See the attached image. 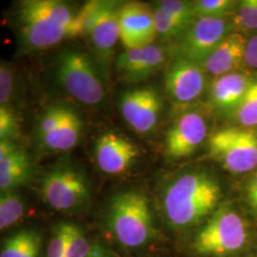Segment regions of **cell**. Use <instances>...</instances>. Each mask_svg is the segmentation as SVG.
<instances>
[{
	"label": "cell",
	"mask_w": 257,
	"mask_h": 257,
	"mask_svg": "<svg viewBox=\"0 0 257 257\" xmlns=\"http://www.w3.org/2000/svg\"><path fill=\"white\" fill-rule=\"evenodd\" d=\"M19 22L23 45L45 50L84 35L85 10L58 0H26L19 4Z\"/></svg>",
	"instance_id": "6da1fadb"
},
{
	"label": "cell",
	"mask_w": 257,
	"mask_h": 257,
	"mask_svg": "<svg viewBox=\"0 0 257 257\" xmlns=\"http://www.w3.org/2000/svg\"><path fill=\"white\" fill-rule=\"evenodd\" d=\"M218 179L206 171H191L168 184L162 194V210L176 230H190L218 209L222 198Z\"/></svg>",
	"instance_id": "7a4b0ae2"
},
{
	"label": "cell",
	"mask_w": 257,
	"mask_h": 257,
	"mask_svg": "<svg viewBox=\"0 0 257 257\" xmlns=\"http://www.w3.org/2000/svg\"><path fill=\"white\" fill-rule=\"evenodd\" d=\"M107 223L111 234L127 248H138L156 235L147 196L138 191L116 194L110 203Z\"/></svg>",
	"instance_id": "3957f363"
},
{
	"label": "cell",
	"mask_w": 257,
	"mask_h": 257,
	"mask_svg": "<svg viewBox=\"0 0 257 257\" xmlns=\"http://www.w3.org/2000/svg\"><path fill=\"white\" fill-rule=\"evenodd\" d=\"M248 238L247 222L231 207L224 205L198 230L192 248L201 256H226L245 248Z\"/></svg>",
	"instance_id": "277c9868"
},
{
	"label": "cell",
	"mask_w": 257,
	"mask_h": 257,
	"mask_svg": "<svg viewBox=\"0 0 257 257\" xmlns=\"http://www.w3.org/2000/svg\"><path fill=\"white\" fill-rule=\"evenodd\" d=\"M55 74L65 91L85 105H98L106 95L98 67L89 55L79 50L63 51L58 56Z\"/></svg>",
	"instance_id": "5b68a950"
},
{
	"label": "cell",
	"mask_w": 257,
	"mask_h": 257,
	"mask_svg": "<svg viewBox=\"0 0 257 257\" xmlns=\"http://www.w3.org/2000/svg\"><path fill=\"white\" fill-rule=\"evenodd\" d=\"M39 190L43 200L58 211H81L91 201L87 178L74 166H55L43 176Z\"/></svg>",
	"instance_id": "8992f818"
},
{
	"label": "cell",
	"mask_w": 257,
	"mask_h": 257,
	"mask_svg": "<svg viewBox=\"0 0 257 257\" xmlns=\"http://www.w3.org/2000/svg\"><path fill=\"white\" fill-rule=\"evenodd\" d=\"M210 156L231 174H246L257 168V132L252 128H225L209 139Z\"/></svg>",
	"instance_id": "52a82bcc"
},
{
	"label": "cell",
	"mask_w": 257,
	"mask_h": 257,
	"mask_svg": "<svg viewBox=\"0 0 257 257\" xmlns=\"http://www.w3.org/2000/svg\"><path fill=\"white\" fill-rule=\"evenodd\" d=\"M117 1H89L85 10L84 35L101 61H109L120 39L119 10Z\"/></svg>",
	"instance_id": "ba28073f"
},
{
	"label": "cell",
	"mask_w": 257,
	"mask_h": 257,
	"mask_svg": "<svg viewBox=\"0 0 257 257\" xmlns=\"http://www.w3.org/2000/svg\"><path fill=\"white\" fill-rule=\"evenodd\" d=\"M229 28L224 18H197L181 37L177 58L202 65L228 35Z\"/></svg>",
	"instance_id": "9c48e42d"
},
{
	"label": "cell",
	"mask_w": 257,
	"mask_h": 257,
	"mask_svg": "<svg viewBox=\"0 0 257 257\" xmlns=\"http://www.w3.org/2000/svg\"><path fill=\"white\" fill-rule=\"evenodd\" d=\"M119 33L126 50L153 44L157 37L154 9L138 1L121 4Z\"/></svg>",
	"instance_id": "30bf717a"
},
{
	"label": "cell",
	"mask_w": 257,
	"mask_h": 257,
	"mask_svg": "<svg viewBox=\"0 0 257 257\" xmlns=\"http://www.w3.org/2000/svg\"><path fill=\"white\" fill-rule=\"evenodd\" d=\"M161 98L151 87L125 92L120 98V112L138 134L150 133L155 128L161 112Z\"/></svg>",
	"instance_id": "8fae6325"
},
{
	"label": "cell",
	"mask_w": 257,
	"mask_h": 257,
	"mask_svg": "<svg viewBox=\"0 0 257 257\" xmlns=\"http://www.w3.org/2000/svg\"><path fill=\"white\" fill-rule=\"evenodd\" d=\"M207 135V122L202 114L185 112L167 133L166 152L173 159L188 157L200 146Z\"/></svg>",
	"instance_id": "7c38bea8"
},
{
	"label": "cell",
	"mask_w": 257,
	"mask_h": 257,
	"mask_svg": "<svg viewBox=\"0 0 257 257\" xmlns=\"http://www.w3.org/2000/svg\"><path fill=\"white\" fill-rule=\"evenodd\" d=\"M205 73L200 64L176 58L166 74L165 85L168 94L174 101L179 104L195 100L205 89Z\"/></svg>",
	"instance_id": "4fadbf2b"
},
{
	"label": "cell",
	"mask_w": 257,
	"mask_h": 257,
	"mask_svg": "<svg viewBox=\"0 0 257 257\" xmlns=\"http://www.w3.org/2000/svg\"><path fill=\"white\" fill-rule=\"evenodd\" d=\"M94 156L103 173L120 175L126 173L138 159L139 149L128 138L107 133L97 139Z\"/></svg>",
	"instance_id": "5bb4252c"
},
{
	"label": "cell",
	"mask_w": 257,
	"mask_h": 257,
	"mask_svg": "<svg viewBox=\"0 0 257 257\" xmlns=\"http://www.w3.org/2000/svg\"><path fill=\"white\" fill-rule=\"evenodd\" d=\"M167 59L162 47L148 46L126 50L116 60V68L121 76L128 82H139L147 79L162 69Z\"/></svg>",
	"instance_id": "9a60e30c"
},
{
	"label": "cell",
	"mask_w": 257,
	"mask_h": 257,
	"mask_svg": "<svg viewBox=\"0 0 257 257\" xmlns=\"http://www.w3.org/2000/svg\"><path fill=\"white\" fill-rule=\"evenodd\" d=\"M248 40L239 33L228 34L203 63L206 73L215 77L234 73L245 64Z\"/></svg>",
	"instance_id": "2e32d148"
},
{
	"label": "cell",
	"mask_w": 257,
	"mask_h": 257,
	"mask_svg": "<svg viewBox=\"0 0 257 257\" xmlns=\"http://www.w3.org/2000/svg\"><path fill=\"white\" fill-rule=\"evenodd\" d=\"M251 78L240 73H230L216 77L211 84L210 96L218 110H235L251 83Z\"/></svg>",
	"instance_id": "e0dca14e"
},
{
	"label": "cell",
	"mask_w": 257,
	"mask_h": 257,
	"mask_svg": "<svg viewBox=\"0 0 257 257\" xmlns=\"http://www.w3.org/2000/svg\"><path fill=\"white\" fill-rule=\"evenodd\" d=\"M82 133V121L75 110H69L64 121L40 140L42 146L50 152H67L78 143Z\"/></svg>",
	"instance_id": "ac0fdd59"
},
{
	"label": "cell",
	"mask_w": 257,
	"mask_h": 257,
	"mask_svg": "<svg viewBox=\"0 0 257 257\" xmlns=\"http://www.w3.org/2000/svg\"><path fill=\"white\" fill-rule=\"evenodd\" d=\"M31 162L26 152L18 148L16 152L0 161L1 192L15 191L26 183L31 175Z\"/></svg>",
	"instance_id": "d6986e66"
},
{
	"label": "cell",
	"mask_w": 257,
	"mask_h": 257,
	"mask_svg": "<svg viewBox=\"0 0 257 257\" xmlns=\"http://www.w3.org/2000/svg\"><path fill=\"white\" fill-rule=\"evenodd\" d=\"M41 237L37 231L20 230L5 241L0 257H38Z\"/></svg>",
	"instance_id": "ffe728a7"
},
{
	"label": "cell",
	"mask_w": 257,
	"mask_h": 257,
	"mask_svg": "<svg viewBox=\"0 0 257 257\" xmlns=\"http://www.w3.org/2000/svg\"><path fill=\"white\" fill-rule=\"evenodd\" d=\"M25 205L23 198L15 191L1 192L0 195V229L6 230L17 224L23 216Z\"/></svg>",
	"instance_id": "44dd1931"
},
{
	"label": "cell",
	"mask_w": 257,
	"mask_h": 257,
	"mask_svg": "<svg viewBox=\"0 0 257 257\" xmlns=\"http://www.w3.org/2000/svg\"><path fill=\"white\" fill-rule=\"evenodd\" d=\"M234 118L243 128L257 127V79H252L238 107L233 111Z\"/></svg>",
	"instance_id": "7402d4cb"
},
{
	"label": "cell",
	"mask_w": 257,
	"mask_h": 257,
	"mask_svg": "<svg viewBox=\"0 0 257 257\" xmlns=\"http://www.w3.org/2000/svg\"><path fill=\"white\" fill-rule=\"evenodd\" d=\"M70 109V107L63 105H54L45 110L37 121V136L39 141L54 132L64 121Z\"/></svg>",
	"instance_id": "603a6c76"
},
{
	"label": "cell",
	"mask_w": 257,
	"mask_h": 257,
	"mask_svg": "<svg viewBox=\"0 0 257 257\" xmlns=\"http://www.w3.org/2000/svg\"><path fill=\"white\" fill-rule=\"evenodd\" d=\"M155 23L157 37L162 40H172L175 37H182L188 30L181 22L174 19L162 10L156 7L154 9Z\"/></svg>",
	"instance_id": "cb8c5ba5"
},
{
	"label": "cell",
	"mask_w": 257,
	"mask_h": 257,
	"mask_svg": "<svg viewBox=\"0 0 257 257\" xmlns=\"http://www.w3.org/2000/svg\"><path fill=\"white\" fill-rule=\"evenodd\" d=\"M156 6L181 22L186 27H190L196 19L193 12V2L179 0H161L156 2Z\"/></svg>",
	"instance_id": "d4e9b609"
},
{
	"label": "cell",
	"mask_w": 257,
	"mask_h": 257,
	"mask_svg": "<svg viewBox=\"0 0 257 257\" xmlns=\"http://www.w3.org/2000/svg\"><path fill=\"white\" fill-rule=\"evenodd\" d=\"M235 5L231 0H198L193 1V12L197 18H224Z\"/></svg>",
	"instance_id": "484cf974"
},
{
	"label": "cell",
	"mask_w": 257,
	"mask_h": 257,
	"mask_svg": "<svg viewBox=\"0 0 257 257\" xmlns=\"http://www.w3.org/2000/svg\"><path fill=\"white\" fill-rule=\"evenodd\" d=\"M233 23L243 31L257 30V0H244L239 2L235 10Z\"/></svg>",
	"instance_id": "4316f807"
},
{
	"label": "cell",
	"mask_w": 257,
	"mask_h": 257,
	"mask_svg": "<svg viewBox=\"0 0 257 257\" xmlns=\"http://www.w3.org/2000/svg\"><path fill=\"white\" fill-rule=\"evenodd\" d=\"M71 223H60L56 226L50 241L47 257H65L71 236Z\"/></svg>",
	"instance_id": "83f0119b"
},
{
	"label": "cell",
	"mask_w": 257,
	"mask_h": 257,
	"mask_svg": "<svg viewBox=\"0 0 257 257\" xmlns=\"http://www.w3.org/2000/svg\"><path fill=\"white\" fill-rule=\"evenodd\" d=\"M93 245L83 234L82 230L72 224L71 236L65 257H88L92 251Z\"/></svg>",
	"instance_id": "f1b7e54d"
},
{
	"label": "cell",
	"mask_w": 257,
	"mask_h": 257,
	"mask_svg": "<svg viewBox=\"0 0 257 257\" xmlns=\"http://www.w3.org/2000/svg\"><path fill=\"white\" fill-rule=\"evenodd\" d=\"M15 88V74L9 65L0 66V106H8Z\"/></svg>",
	"instance_id": "f546056e"
},
{
	"label": "cell",
	"mask_w": 257,
	"mask_h": 257,
	"mask_svg": "<svg viewBox=\"0 0 257 257\" xmlns=\"http://www.w3.org/2000/svg\"><path fill=\"white\" fill-rule=\"evenodd\" d=\"M18 131V122L8 106H0V140L10 139Z\"/></svg>",
	"instance_id": "4dcf8cb0"
},
{
	"label": "cell",
	"mask_w": 257,
	"mask_h": 257,
	"mask_svg": "<svg viewBox=\"0 0 257 257\" xmlns=\"http://www.w3.org/2000/svg\"><path fill=\"white\" fill-rule=\"evenodd\" d=\"M245 198L251 215L257 218V170L247 183Z\"/></svg>",
	"instance_id": "1f68e13d"
},
{
	"label": "cell",
	"mask_w": 257,
	"mask_h": 257,
	"mask_svg": "<svg viewBox=\"0 0 257 257\" xmlns=\"http://www.w3.org/2000/svg\"><path fill=\"white\" fill-rule=\"evenodd\" d=\"M245 64L249 68L257 69V35L248 40L245 54Z\"/></svg>",
	"instance_id": "d6a6232c"
},
{
	"label": "cell",
	"mask_w": 257,
	"mask_h": 257,
	"mask_svg": "<svg viewBox=\"0 0 257 257\" xmlns=\"http://www.w3.org/2000/svg\"><path fill=\"white\" fill-rule=\"evenodd\" d=\"M18 146L10 139L0 140V161L18 150Z\"/></svg>",
	"instance_id": "836d02e7"
},
{
	"label": "cell",
	"mask_w": 257,
	"mask_h": 257,
	"mask_svg": "<svg viewBox=\"0 0 257 257\" xmlns=\"http://www.w3.org/2000/svg\"><path fill=\"white\" fill-rule=\"evenodd\" d=\"M88 257H110V254L99 245H93L92 251Z\"/></svg>",
	"instance_id": "e575fe53"
}]
</instances>
